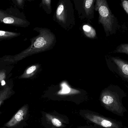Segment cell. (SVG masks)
<instances>
[{"label": "cell", "mask_w": 128, "mask_h": 128, "mask_svg": "<svg viewBox=\"0 0 128 128\" xmlns=\"http://www.w3.org/2000/svg\"><path fill=\"white\" fill-rule=\"evenodd\" d=\"M94 9L98 12V22L103 26L108 36L112 31L115 18L114 15L112 14L106 0L96 1Z\"/></svg>", "instance_id": "cell-1"}, {"label": "cell", "mask_w": 128, "mask_h": 128, "mask_svg": "<svg viewBox=\"0 0 128 128\" xmlns=\"http://www.w3.org/2000/svg\"><path fill=\"white\" fill-rule=\"evenodd\" d=\"M100 100L105 108L114 113L120 114L123 111L122 106L118 97L115 92L109 90L102 92Z\"/></svg>", "instance_id": "cell-2"}, {"label": "cell", "mask_w": 128, "mask_h": 128, "mask_svg": "<svg viewBox=\"0 0 128 128\" xmlns=\"http://www.w3.org/2000/svg\"><path fill=\"white\" fill-rule=\"evenodd\" d=\"M69 4L67 3V1H60L58 3L56 13V20L64 28L67 27L70 22V16H72L74 15L70 14V10L68 9L70 7H68Z\"/></svg>", "instance_id": "cell-3"}, {"label": "cell", "mask_w": 128, "mask_h": 128, "mask_svg": "<svg viewBox=\"0 0 128 128\" xmlns=\"http://www.w3.org/2000/svg\"><path fill=\"white\" fill-rule=\"evenodd\" d=\"M85 116L90 121L103 127L120 128L116 122L103 116L91 113H87L85 115Z\"/></svg>", "instance_id": "cell-4"}, {"label": "cell", "mask_w": 128, "mask_h": 128, "mask_svg": "<svg viewBox=\"0 0 128 128\" xmlns=\"http://www.w3.org/2000/svg\"><path fill=\"white\" fill-rule=\"evenodd\" d=\"M28 111V105L23 106L13 116L12 118L5 124L7 127H12L16 126L24 119L26 116Z\"/></svg>", "instance_id": "cell-5"}, {"label": "cell", "mask_w": 128, "mask_h": 128, "mask_svg": "<svg viewBox=\"0 0 128 128\" xmlns=\"http://www.w3.org/2000/svg\"><path fill=\"white\" fill-rule=\"evenodd\" d=\"M111 59L117 66L120 73L124 77L128 79V61L116 57H112Z\"/></svg>", "instance_id": "cell-6"}, {"label": "cell", "mask_w": 128, "mask_h": 128, "mask_svg": "<svg viewBox=\"0 0 128 128\" xmlns=\"http://www.w3.org/2000/svg\"><path fill=\"white\" fill-rule=\"evenodd\" d=\"M95 0H86L84 1L83 8L87 18L92 19L94 15Z\"/></svg>", "instance_id": "cell-7"}, {"label": "cell", "mask_w": 128, "mask_h": 128, "mask_svg": "<svg viewBox=\"0 0 128 128\" xmlns=\"http://www.w3.org/2000/svg\"><path fill=\"white\" fill-rule=\"evenodd\" d=\"M12 94V89L10 87H6L0 91V106L4 101L10 97Z\"/></svg>", "instance_id": "cell-8"}, {"label": "cell", "mask_w": 128, "mask_h": 128, "mask_svg": "<svg viewBox=\"0 0 128 128\" xmlns=\"http://www.w3.org/2000/svg\"><path fill=\"white\" fill-rule=\"evenodd\" d=\"M83 30L86 36L90 38H95L96 33L95 30L89 25H85L83 26Z\"/></svg>", "instance_id": "cell-9"}, {"label": "cell", "mask_w": 128, "mask_h": 128, "mask_svg": "<svg viewBox=\"0 0 128 128\" xmlns=\"http://www.w3.org/2000/svg\"><path fill=\"white\" fill-rule=\"evenodd\" d=\"M40 67V64H36L32 65L30 67L28 68L25 73L24 75H23V77L28 78L34 75L37 72Z\"/></svg>", "instance_id": "cell-10"}, {"label": "cell", "mask_w": 128, "mask_h": 128, "mask_svg": "<svg viewBox=\"0 0 128 128\" xmlns=\"http://www.w3.org/2000/svg\"><path fill=\"white\" fill-rule=\"evenodd\" d=\"M47 118L50 121L53 125L58 127H60L62 126V122L57 118L52 116L50 114H46Z\"/></svg>", "instance_id": "cell-11"}, {"label": "cell", "mask_w": 128, "mask_h": 128, "mask_svg": "<svg viewBox=\"0 0 128 128\" xmlns=\"http://www.w3.org/2000/svg\"><path fill=\"white\" fill-rule=\"evenodd\" d=\"M115 52L128 55V44H122L118 46Z\"/></svg>", "instance_id": "cell-12"}, {"label": "cell", "mask_w": 128, "mask_h": 128, "mask_svg": "<svg viewBox=\"0 0 128 128\" xmlns=\"http://www.w3.org/2000/svg\"><path fill=\"white\" fill-rule=\"evenodd\" d=\"M51 3V1L50 0H44L42 1V4L43 5L44 10L46 8L47 9V12H50V14L52 12Z\"/></svg>", "instance_id": "cell-13"}, {"label": "cell", "mask_w": 128, "mask_h": 128, "mask_svg": "<svg viewBox=\"0 0 128 128\" xmlns=\"http://www.w3.org/2000/svg\"><path fill=\"white\" fill-rule=\"evenodd\" d=\"M15 20L12 17H6L3 19L2 22L5 24H13L15 23Z\"/></svg>", "instance_id": "cell-14"}, {"label": "cell", "mask_w": 128, "mask_h": 128, "mask_svg": "<svg viewBox=\"0 0 128 128\" xmlns=\"http://www.w3.org/2000/svg\"><path fill=\"white\" fill-rule=\"evenodd\" d=\"M15 34H16L13 33L0 31V37H11L12 36H14Z\"/></svg>", "instance_id": "cell-15"}, {"label": "cell", "mask_w": 128, "mask_h": 128, "mask_svg": "<svg viewBox=\"0 0 128 128\" xmlns=\"http://www.w3.org/2000/svg\"><path fill=\"white\" fill-rule=\"evenodd\" d=\"M122 7L126 13L128 14V1L126 0L122 1Z\"/></svg>", "instance_id": "cell-16"}]
</instances>
